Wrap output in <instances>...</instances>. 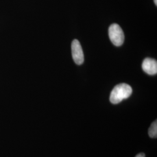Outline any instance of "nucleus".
<instances>
[{"instance_id":"nucleus-1","label":"nucleus","mask_w":157,"mask_h":157,"mask_svg":"<svg viewBox=\"0 0 157 157\" xmlns=\"http://www.w3.org/2000/svg\"><path fill=\"white\" fill-rule=\"evenodd\" d=\"M132 93V89L126 83L117 85L112 90L109 100L113 104H117L124 99L129 98Z\"/></svg>"},{"instance_id":"nucleus-4","label":"nucleus","mask_w":157,"mask_h":157,"mask_svg":"<svg viewBox=\"0 0 157 157\" xmlns=\"http://www.w3.org/2000/svg\"><path fill=\"white\" fill-rule=\"evenodd\" d=\"M142 68L146 73L154 75L157 73V62L155 59L147 58L142 63Z\"/></svg>"},{"instance_id":"nucleus-2","label":"nucleus","mask_w":157,"mask_h":157,"mask_svg":"<svg viewBox=\"0 0 157 157\" xmlns=\"http://www.w3.org/2000/svg\"><path fill=\"white\" fill-rule=\"evenodd\" d=\"M108 33L109 39L113 45L121 46L123 44L124 39V32L118 24L113 23L111 25L109 28Z\"/></svg>"},{"instance_id":"nucleus-3","label":"nucleus","mask_w":157,"mask_h":157,"mask_svg":"<svg viewBox=\"0 0 157 157\" xmlns=\"http://www.w3.org/2000/svg\"><path fill=\"white\" fill-rule=\"evenodd\" d=\"M72 54L74 62L77 65H82L84 62V54L80 42L75 39L72 43Z\"/></svg>"},{"instance_id":"nucleus-5","label":"nucleus","mask_w":157,"mask_h":157,"mask_svg":"<svg viewBox=\"0 0 157 157\" xmlns=\"http://www.w3.org/2000/svg\"><path fill=\"white\" fill-rule=\"evenodd\" d=\"M148 135L151 138H157V121L152 122L148 129Z\"/></svg>"},{"instance_id":"nucleus-6","label":"nucleus","mask_w":157,"mask_h":157,"mask_svg":"<svg viewBox=\"0 0 157 157\" xmlns=\"http://www.w3.org/2000/svg\"><path fill=\"white\" fill-rule=\"evenodd\" d=\"M135 157H145V154L144 153H140Z\"/></svg>"},{"instance_id":"nucleus-7","label":"nucleus","mask_w":157,"mask_h":157,"mask_svg":"<svg viewBox=\"0 0 157 157\" xmlns=\"http://www.w3.org/2000/svg\"><path fill=\"white\" fill-rule=\"evenodd\" d=\"M154 3H155V4L157 6V0H154Z\"/></svg>"}]
</instances>
